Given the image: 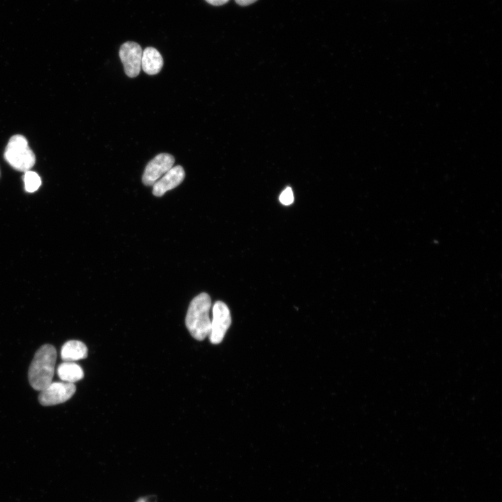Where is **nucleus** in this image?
Listing matches in <instances>:
<instances>
[{
  "label": "nucleus",
  "instance_id": "f257e3e1",
  "mask_svg": "<svg viewBox=\"0 0 502 502\" xmlns=\"http://www.w3.org/2000/svg\"><path fill=\"white\" fill-rule=\"evenodd\" d=\"M211 300L206 293L195 296L189 305L185 317V326L197 340H204L210 333L211 319L209 312Z\"/></svg>",
  "mask_w": 502,
  "mask_h": 502
},
{
  "label": "nucleus",
  "instance_id": "f03ea898",
  "mask_svg": "<svg viewBox=\"0 0 502 502\" xmlns=\"http://www.w3.org/2000/svg\"><path fill=\"white\" fill-rule=\"evenodd\" d=\"M56 359V351L52 345L45 344L36 351L28 374L33 388L40 391L52 383Z\"/></svg>",
  "mask_w": 502,
  "mask_h": 502
},
{
  "label": "nucleus",
  "instance_id": "7ed1b4c3",
  "mask_svg": "<svg viewBox=\"0 0 502 502\" xmlns=\"http://www.w3.org/2000/svg\"><path fill=\"white\" fill-rule=\"evenodd\" d=\"M6 160L15 169L27 172L34 165L36 158L29 147L26 139L21 135H13L6 148Z\"/></svg>",
  "mask_w": 502,
  "mask_h": 502
},
{
  "label": "nucleus",
  "instance_id": "20e7f679",
  "mask_svg": "<svg viewBox=\"0 0 502 502\" xmlns=\"http://www.w3.org/2000/svg\"><path fill=\"white\" fill-rule=\"evenodd\" d=\"M213 318L208 334L210 342L213 344H220L231 323L230 311L222 301H216L212 308Z\"/></svg>",
  "mask_w": 502,
  "mask_h": 502
},
{
  "label": "nucleus",
  "instance_id": "39448f33",
  "mask_svg": "<svg viewBox=\"0 0 502 502\" xmlns=\"http://www.w3.org/2000/svg\"><path fill=\"white\" fill-rule=\"evenodd\" d=\"M75 390L76 387L73 383L52 382L40 390L38 400L43 406L59 404L70 399Z\"/></svg>",
  "mask_w": 502,
  "mask_h": 502
},
{
  "label": "nucleus",
  "instance_id": "423d86ee",
  "mask_svg": "<svg viewBox=\"0 0 502 502\" xmlns=\"http://www.w3.org/2000/svg\"><path fill=\"white\" fill-rule=\"evenodd\" d=\"M174 158L169 153H162L155 156L146 165L142 182L145 185H153L159 178L167 173L174 165Z\"/></svg>",
  "mask_w": 502,
  "mask_h": 502
},
{
  "label": "nucleus",
  "instance_id": "0eeeda50",
  "mask_svg": "<svg viewBox=\"0 0 502 502\" xmlns=\"http://www.w3.org/2000/svg\"><path fill=\"white\" fill-rule=\"evenodd\" d=\"M141 46L132 41L121 45L119 49V57L123 65L124 71L129 77H137L141 70L142 56Z\"/></svg>",
  "mask_w": 502,
  "mask_h": 502
},
{
  "label": "nucleus",
  "instance_id": "6e6552de",
  "mask_svg": "<svg viewBox=\"0 0 502 502\" xmlns=\"http://www.w3.org/2000/svg\"><path fill=\"white\" fill-rule=\"evenodd\" d=\"M184 178L185 171L181 166L172 167L153 185V195L162 196L167 191L177 187Z\"/></svg>",
  "mask_w": 502,
  "mask_h": 502
},
{
  "label": "nucleus",
  "instance_id": "1a4fd4ad",
  "mask_svg": "<svg viewBox=\"0 0 502 502\" xmlns=\"http://www.w3.org/2000/svg\"><path fill=\"white\" fill-rule=\"evenodd\" d=\"M163 66L160 53L153 47H147L142 51L141 68L148 75L158 74Z\"/></svg>",
  "mask_w": 502,
  "mask_h": 502
},
{
  "label": "nucleus",
  "instance_id": "9d476101",
  "mask_svg": "<svg viewBox=\"0 0 502 502\" xmlns=\"http://www.w3.org/2000/svg\"><path fill=\"white\" fill-rule=\"evenodd\" d=\"M86 346L79 340H69L61 347V356L63 361L75 362L86 358Z\"/></svg>",
  "mask_w": 502,
  "mask_h": 502
},
{
  "label": "nucleus",
  "instance_id": "9b49d317",
  "mask_svg": "<svg viewBox=\"0 0 502 502\" xmlns=\"http://www.w3.org/2000/svg\"><path fill=\"white\" fill-rule=\"evenodd\" d=\"M57 374L63 381L73 383L84 377L83 370L74 362L64 361L61 363L57 368Z\"/></svg>",
  "mask_w": 502,
  "mask_h": 502
},
{
  "label": "nucleus",
  "instance_id": "f8f14e48",
  "mask_svg": "<svg viewBox=\"0 0 502 502\" xmlns=\"http://www.w3.org/2000/svg\"><path fill=\"white\" fill-rule=\"evenodd\" d=\"M24 182L25 190L29 192L36 191L41 184L40 176L36 172L31 170L25 172Z\"/></svg>",
  "mask_w": 502,
  "mask_h": 502
},
{
  "label": "nucleus",
  "instance_id": "ddd939ff",
  "mask_svg": "<svg viewBox=\"0 0 502 502\" xmlns=\"http://www.w3.org/2000/svg\"><path fill=\"white\" fill-rule=\"evenodd\" d=\"M279 200L283 205H290L294 201V195L291 188L288 187L284 189L280 194Z\"/></svg>",
  "mask_w": 502,
  "mask_h": 502
},
{
  "label": "nucleus",
  "instance_id": "4468645a",
  "mask_svg": "<svg viewBox=\"0 0 502 502\" xmlns=\"http://www.w3.org/2000/svg\"><path fill=\"white\" fill-rule=\"evenodd\" d=\"M208 3L213 6H220L226 3L229 0H205Z\"/></svg>",
  "mask_w": 502,
  "mask_h": 502
},
{
  "label": "nucleus",
  "instance_id": "2eb2a0df",
  "mask_svg": "<svg viewBox=\"0 0 502 502\" xmlns=\"http://www.w3.org/2000/svg\"><path fill=\"white\" fill-rule=\"evenodd\" d=\"M235 1L238 4H239L241 6H248V5H250L252 3H254L257 0H235Z\"/></svg>",
  "mask_w": 502,
  "mask_h": 502
}]
</instances>
